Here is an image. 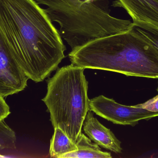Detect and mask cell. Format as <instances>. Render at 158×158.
Instances as JSON below:
<instances>
[{"instance_id":"2","label":"cell","mask_w":158,"mask_h":158,"mask_svg":"<svg viewBox=\"0 0 158 158\" xmlns=\"http://www.w3.org/2000/svg\"><path fill=\"white\" fill-rule=\"evenodd\" d=\"M69 57L85 69L158 79V52L131 29L92 40L72 50Z\"/></svg>"},{"instance_id":"7","label":"cell","mask_w":158,"mask_h":158,"mask_svg":"<svg viewBox=\"0 0 158 158\" xmlns=\"http://www.w3.org/2000/svg\"><path fill=\"white\" fill-rule=\"evenodd\" d=\"M83 130L88 138L104 148L120 154L122 151L121 143L110 129L102 125L89 110L83 125Z\"/></svg>"},{"instance_id":"15","label":"cell","mask_w":158,"mask_h":158,"mask_svg":"<svg viewBox=\"0 0 158 158\" xmlns=\"http://www.w3.org/2000/svg\"><path fill=\"white\" fill-rule=\"evenodd\" d=\"M157 92H158V86L157 87Z\"/></svg>"},{"instance_id":"5","label":"cell","mask_w":158,"mask_h":158,"mask_svg":"<svg viewBox=\"0 0 158 158\" xmlns=\"http://www.w3.org/2000/svg\"><path fill=\"white\" fill-rule=\"evenodd\" d=\"M89 110L114 124L134 126L142 120H148L158 117L137 106L121 105L114 99L100 95L89 100Z\"/></svg>"},{"instance_id":"1","label":"cell","mask_w":158,"mask_h":158,"mask_svg":"<svg viewBox=\"0 0 158 158\" xmlns=\"http://www.w3.org/2000/svg\"><path fill=\"white\" fill-rule=\"evenodd\" d=\"M0 41L26 76L43 81L65 58L66 46L34 0H0Z\"/></svg>"},{"instance_id":"3","label":"cell","mask_w":158,"mask_h":158,"mask_svg":"<svg viewBox=\"0 0 158 158\" xmlns=\"http://www.w3.org/2000/svg\"><path fill=\"white\" fill-rule=\"evenodd\" d=\"M59 25L62 39L73 50L92 40L128 31L130 20L110 15V0H34Z\"/></svg>"},{"instance_id":"10","label":"cell","mask_w":158,"mask_h":158,"mask_svg":"<svg viewBox=\"0 0 158 158\" xmlns=\"http://www.w3.org/2000/svg\"><path fill=\"white\" fill-rule=\"evenodd\" d=\"M77 150L76 144L74 143L61 129L55 128L50 145L51 157L59 158L63 155Z\"/></svg>"},{"instance_id":"8","label":"cell","mask_w":158,"mask_h":158,"mask_svg":"<svg viewBox=\"0 0 158 158\" xmlns=\"http://www.w3.org/2000/svg\"><path fill=\"white\" fill-rule=\"evenodd\" d=\"M115 5L125 9L133 21L150 22L158 27V0H117Z\"/></svg>"},{"instance_id":"11","label":"cell","mask_w":158,"mask_h":158,"mask_svg":"<svg viewBox=\"0 0 158 158\" xmlns=\"http://www.w3.org/2000/svg\"><path fill=\"white\" fill-rule=\"evenodd\" d=\"M131 29L150 44L158 52V27L146 21L135 20Z\"/></svg>"},{"instance_id":"14","label":"cell","mask_w":158,"mask_h":158,"mask_svg":"<svg viewBox=\"0 0 158 158\" xmlns=\"http://www.w3.org/2000/svg\"><path fill=\"white\" fill-rule=\"evenodd\" d=\"M10 113L9 106L6 102L4 97L0 95V121L4 120Z\"/></svg>"},{"instance_id":"4","label":"cell","mask_w":158,"mask_h":158,"mask_svg":"<svg viewBox=\"0 0 158 158\" xmlns=\"http://www.w3.org/2000/svg\"><path fill=\"white\" fill-rule=\"evenodd\" d=\"M84 70L72 64L58 69L47 80V93L42 100L53 128L61 129L75 144L89 111L88 83Z\"/></svg>"},{"instance_id":"6","label":"cell","mask_w":158,"mask_h":158,"mask_svg":"<svg viewBox=\"0 0 158 158\" xmlns=\"http://www.w3.org/2000/svg\"><path fill=\"white\" fill-rule=\"evenodd\" d=\"M28 79L16 62L6 53L0 41V95L6 97L23 91Z\"/></svg>"},{"instance_id":"9","label":"cell","mask_w":158,"mask_h":158,"mask_svg":"<svg viewBox=\"0 0 158 158\" xmlns=\"http://www.w3.org/2000/svg\"><path fill=\"white\" fill-rule=\"evenodd\" d=\"M78 150L63 155L59 158H111V154L103 152L94 143H93L84 134H81L76 143Z\"/></svg>"},{"instance_id":"13","label":"cell","mask_w":158,"mask_h":158,"mask_svg":"<svg viewBox=\"0 0 158 158\" xmlns=\"http://www.w3.org/2000/svg\"><path fill=\"white\" fill-rule=\"evenodd\" d=\"M137 106L151 112H158V94L145 103L138 104Z\"/></svg>"},{"instance_id":"12","label":"cell","mask_w":158,"mask_h":158,"mask_svg":"<svg viewBox=\"0 0 158 158\" xmlns=\"http://www.w3.org/2000/svg\"><path fill=\"white\" fill-rule=\"evenodd\" d=\"M15 133L3 121H0V150L16 148Z\"/></svg>"}]
</instances>
